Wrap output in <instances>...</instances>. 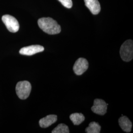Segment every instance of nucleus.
<instances>
[{"mask_svg": "<svg viewBox=\"0 0 133 133\" xmlns=\"http://www.w3.org/2000/svg\"><path fill=\"white\" fill-rule=\"evenodd\" d=\"M108 105V104L105 102V101L96 99L94 100L93 105L91 108V110L96 114L103 115L107 112Z\"/></svg>", "mask_w": 133, "mask_h": 133, "instance_id": "6", "label": "nucleus"}, {"mask_svg": "<svg viewBox=\"0 0 133 133\" xmlns=\"http://www.w3.org/2000/svg\"><path fill=\"white\" fill-rule=\"evenodd\" d=\"M88 66V62L86 59L79 58L75 62L73 66V70L76 75L81 76L87 71Z\"/></svg>", "mask_w": 133, "mask_h": 133, "instance_id": "5", "label": "nucleus"}, {"mask_svg": "<svg viewBox=\"0 0 133 133\" xmlns=\"http://www.w3.org/2000/svg\"><path fill=\"white\" fill-rule=\"evenodd\" d=\"M69 129L68 126L64 124H59L56 128L54 129L52 133H69Z\"/></svg>", "mask_w": 133, "mask_h": 133, "instance_id": "13", "label": "nucleus"}, {"mask_svg": "<svg viewBox=\"0 0 133 133\" xmlns=\"http://www.w3.org/2000/svg\"><path fill=\"white\" fill-rule=\"evenodd\" d=\"M38 26L45 33L49 35L60 33L61 26L57 22L50 17H43L38 20Z\"/></svg>", "mask_w": 133, "mask_h": 133, "instance_id": "1", "label": "nucleus"}, {"mask_svg": "<svg viewBox=\"0 0 133 133\" xmlns=\"http://www.w3.org/2000/svg\"><path fill=\"white\" fill-rule=\"evenodd\" d=\"M57 120V115L50 114L40 119L39 121V124L41 127L43 128H46L52 125L53 124L55 123Z\"/></svg>", "mask_w": 133, "mask_h": 133, "instance_id": "9", "label": "nucleus"}, {"mask_svg": "<svg viewBox=\"0 0 133 133\" xmlns=\"http://www.w3.org/2000/svg\"><path fill=\"white\" fill-rule=\"evenodd\" d=\"M2 19L6 28L10 32L16 33L19 30V23L14 16L6 14L3 15Z\"/></svg>", "mask_w": 133, "mask_h": 133, "instance_id": "4", "label": "nucleus"}, {"mask_svg": "<svg viewBox=\"0 0 133 133\" xmlns=\"http://www.w3.org/2000/svg\"><path fill=\"white\" fill-rule=\"evenodd\" d=\"M32 89L31 83L28 81L18 82L15 88L16 94L21 100H25L28 98Z\"/></svg>", "mask_w": 133, "mask_h": 133, "instance_id": "3", "label": "nucleus"}, {"mask_svg": "<svg viewBox=\"0 0 133 133\" xmlns=\"http://www.w3.org/2000/svg\"><path fill=\"white\" fill-rule=\"evenodd\" d=\"M119 126L124 132L130 133L131 131L132 123L128 118L122 115L118 120Z\"/></svg>", "mask_w": 133, "mask_h": 133, "instance_id": "10", "label": "nucleus"}, {"mask_svg": "<svg viewBox=\"0 0 133 133\" xmlns=\"http://www.w3.org/2000/svg\"><path fill=\"white\" fill-rule=\"evenodd\" d=\"M70 118L75 125H78L84 121L85 117L81 113H75L71 114Z\"/></svg>", "mask_w": 133, "mask_h": 133, "instance_id": "11", "label": "nucleus"}, {"mask_svg": "<svg viewBox=\"0 0 133 133\" xmlns=\"http://www.w3.org/2000/svg\"><path fill=\"white\" fill-rule=\"evenodd\" d=\"M63 5L68 9H71L72 6V0H58Z\"/></svg>", "mask_w": 133, "mask_h": 133, "instance_id": "14", "label": "nucleus"}, {"mask_svg": "<svg viewBox=\"0 0 133 133\" xmlns=\"http://www.w3.org/2000/svg\"><path fill=\"white\" fill-rule=\"evenodd\" d=\"M101 129V127L99 124L96 122H92L86 128L85 132L87 133H99Z\"/></svg>", "mask_w": 133, "mask_h": 133, "instance_id": "12", "label": "nucleus"}, {"mask_svg": "<svg viewBox=\"0 0 133 133\" xmlns=\"http://www.w3.org/2000/svg\"><path fill=\"white\" fill-rule=\"evenodd\" d=\"M121 59L125 62H129L133 59V42L131 39L126 41L122 44L120 49Z\"/></svg>", "mask_w": 133, "mask_h": 133, "instance_id": "2", "label": "nucleus"}, {"mask_svg": "<svg viewBox=\"0 0 133 133\" xmlns=\"http://www.w3.org/2000/svg\"><path fill=\"white\" fill-rule=\"evenodd\" d=\"M85 5L94 15L98 14L101 11V5L98 0H84Z\"/></svg>", "mask_w": 133, "mask_h": 133, "instance_id": "8", "label": "nucleus"}, {"mask_svg": "<svg viewBox=\"0 0 133 133\" xmlns=\"http://www.w3.org/2000/svg\"><path fill=\"white\" fill-rule=\"evenodd\" d=\"M44 50V48L42 45H33L22 48L20 50L19 53L20 54L23 55L31 56L36 53L43 52Z\"/></svg>", "mask_w": 133, "mask_h": 133, "instance_id": "7", "label": "nucleus"}]
</instances>
